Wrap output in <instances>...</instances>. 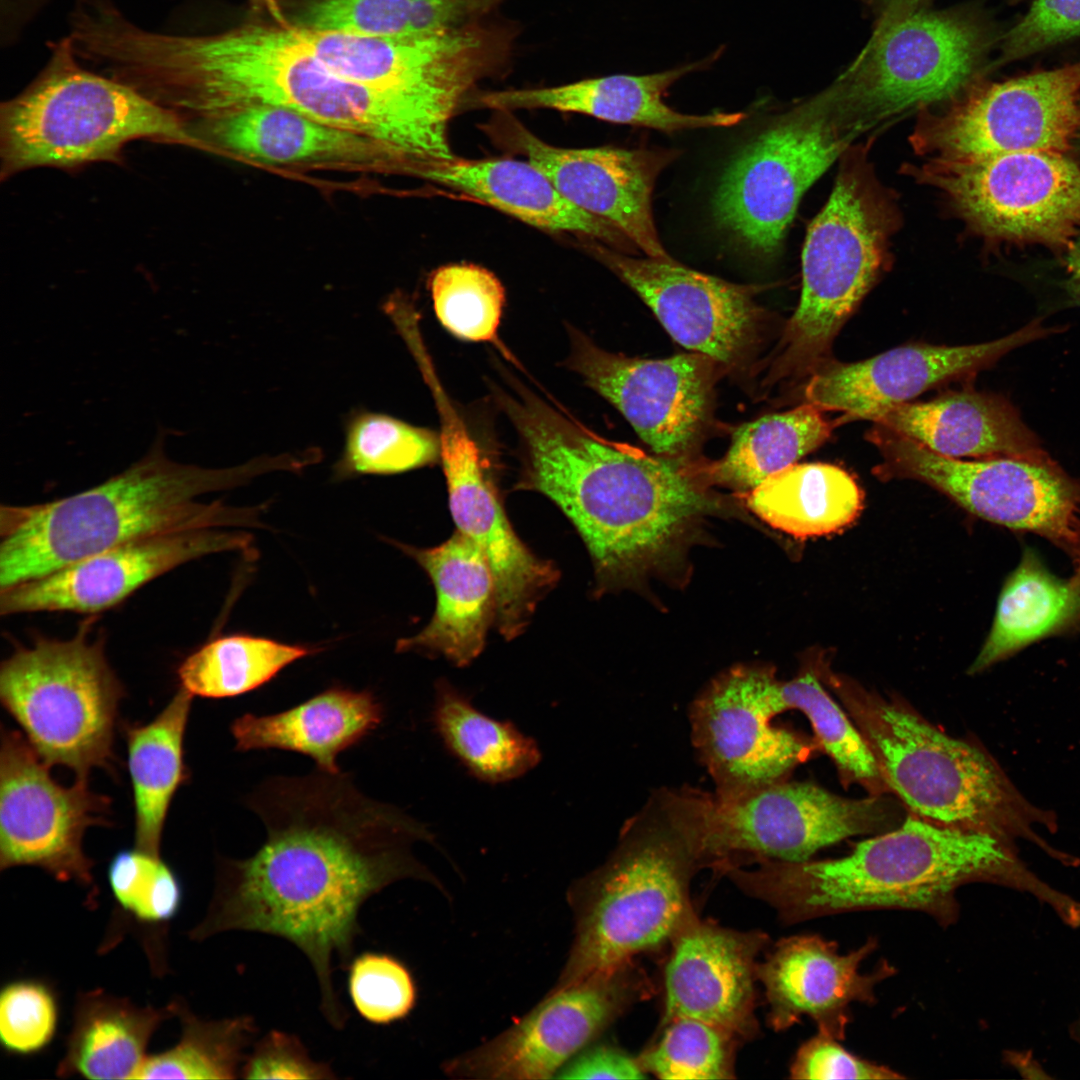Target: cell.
Listing matches in <instances>:
<instances>
[{"label": "cell", "mask_w": 1080, "mask_h": 1080, "mask_svg": "<svg viewBox=\"0 0 1080 1080\" xmlns=\"http://www.w3.org/2000/svg\"><path fill=\"white\" fill-rule=\"evenodd\" d=\"M107 875L115 899L138 922L158 925L178 913L181 884L159 855L138 848L121 850L112 858Z\"/></svg>", "instance_id": "7dc6e473"}, {"label": "cell", "mask_w": 1080, "mask_h": 1080, "mask_svg": "<svg viewBox=\"0 0 1080 1080\" xmlns=\"http://www.w3.org/2000/svg\"><path fill=\"white\" fill-rule=\"evenodd\" d=\"M982 44L978 26L960 12H890L850 67L822 92L866 130L958 94L976 69Z\"/></svg>", "instance_id": "4fadbf2b"}, {"label": "cell", "mask_w": 1080, "mask_h": 1080, "mask_svg": "<svg viewBox=\"0 0 1080 1080\" xmlns=\"http://www.w3.org/2000/svg\"><path fill=\"white\" fill-rule=\"evenodd\" d=\"M773 670L734 667L713 680L690 707L691 737L720 796L784 781L812 750L811 743L771 720Z\"/></svg>", "instance_id": "ffe728a7"}, {"label": "cell", "mask_w": 1080, "mask_h": 1080, "mask_svg": "<svg viewBox=\"0 0 1080 1080\" xmlns=\"http://www.w3.org/2000/svg\"><path fill=\"white\" fill-rule=\"evenodd\" d=\"M440 459V436L387 414L354 410L345 422L343 452L333 468L336 480L392 475Z\"/></svg>", "instance_id": "7bdbcfd3"}, {"label": "cell", "mask_w": 1080, "mask_h": 1080, "mask_svg": "<svg viewBox=\"0 0 1080 1080\" xmlns=\"http://www.w3.org/2000/svg\"><path fill=\"white\" fill-rule=\"evenodd\" d=\"M73 52L64 42L40 77L2 104L3 179L36 167L119 162L124 146L138 139L205 149L176 112L121 80L84 70Z\"/></svg>", "instance_id": "ba28073f"}, {"label": "cell", "mask_w": 1080, "mask_h": 1080, "mask_svg": "<svg viewBox=\"0 0 1080 1080\" xmlns=\"http://www.w3.org/2000/svg\"><path fill=\"white\" fill-rule=\"evenodd\" d=\"M1079 614L1080 582L1058 579L1026 551L1001 591L991 631L969 673L987 669Z\"/></svg>", "instance_id": "74e56055"}, {"label": "cell", "mask_w": 1080, "mask_h": 1080, "mask_svg": "<svg viewBox=\"0 0 1080 1080\" xmlns=\"http://www.w3.org/2000/svg\"><path fill=\"white\" fill-rule=\"evenodd\" d=\"M255 1L265 3V4H268V5H272L275 0H255Z\"/></svg>", "instance_id": "680465c9"}, {"label": "cell", "mask_w": 1080, "mask_h": 1080, "mask_svg": "<svg viewBox=\"0 0 1080 1080\" xmlns=\"http://www.w3.org/2000/svg\"><path fill=\"white\" fill-rule=\"evenodd\" d=\"M1079 130L1080 61L992 84L927 114L912 144L932 157L1063 154Z\"/></svg>", "instance_id": "e0dca14e"}, {"label": "cell", "mask_w": 1080, "mask_h": 1080, "mask_svg": "<svg viewBox=\"0 0 1080 1080\" xmlns=\"http://www.w3.org/2000/svg\"><path fill=\"white\" fill-rule=\"evenodd\" d=\"M632 962L613 973L555 986L527 1015L479 1048L446 1064L459 1078H555L632 1003L651 992Z\"/></svg>", "instance_id": "d6986e66"}, {"label": "cell", "mask_w": 1080, "mask_h": 1080, "mask_svg": "<svg viewBox=\"0 0 1080 1080\" xmlns=\"http://www.w3.org/2000/svg\"><path fill=\"white\" fill-rule=\"evenodd\" d=\"M723 50L719 48L700 60L655 73L612 74L552 87L473 93L467 106L505 112L551 109L664 132L729 127L740 123L746 114H684L669 107L663 99L669 87L688 74L710 67L721 57Z\"/></svg>", "instance_id": "f1b7e54d"}, {"label": "cell", "mask_w": 1080, "mask_h": 1080, "mask_svg": "<svg viewBox=\"0 0 1080 1080\" xmlns=\"http://www.w3.org/2000/svg\"><path fill=\"white\" fill-rule=\"evenodd\" d=\"M877 945V939L870 937L858 949L840 954L837 943L819 935L781 939L757 967L770 1007V1025L784 1030L808 1016L818 1032L843 1040L852 1019L851 1004L876 1003L875 988L896 973L888 961L872 972L859 971Z\"/></svg>", "instance_id": "4316f807"}, {"label": "cell", "mask_w": 1080, "mask_h": 1080, "mask_svg": "<svg viewBox=\"0 0 1080 1080\" xmlns=\"http://www.w3.org/2000/svg\"><path fill=\"white\" fill-rule=\"evenodd\" d=\"M433 721L448 749L485 782L513 780L533 769L541 759L532 738L511 722L484 715L447 682L437 686Z\"/></svg>", "instance_id": "ab89813d"}, {"label": "cell", "mask_w": 1080, "mask_h": 1080, "mask_svg": "<svg viewBox=\"0 0 1080 1080\" xmlns=\"http://www.w3.org/2000/svg\"><path fill=\"white\" fill-rule=\"evenodd\" d=\"M896 212L863 151L846 153L832 193L811 222L802 253V291L788 320L771 383L811 376L833 360V342L887 264Z\"/></svg>", "instance_id": "9c48e42d"}, {"label": "cell", "mask_w": 1080, "mask_h": 1080, "mask_svg": "<svg viewBox=\"0 0 1080 1080\" xmlns=\"http://www.w3.org/2000/svg\"><path fill=\"white\" fill-rule=\"evenodd\" d=\"M247 803L266 840L246 859L222 860L206 916L189 936L247 931L293 944L314 970L324 1018L341 1030L349 1012L333 977L354 957L360 911L396 881H434L410 851L433 835L400 809L363 795L342 772L273 777Z\"/></svg>", "instance_id": "6da1fadb"}, {"label": "cell", "mask_w": 1080, "mask_h": 1080, "mask_svg": "<svg viewBox=\"0 0 1080 1080\" xmlns=\"http://www.w3.org/2000/svg\"><path fill=\"white\" fill-rule=\"evenodd\" d=\"M586 247L636 292L681 346L727 369L750 355L762 320L751 287L690 269L671 257H630L593 239Z\"/></svg>", "instance_id": "603a6c76"}, {"label": "cell", "mask_w": 1080, "mask_h": 1080, "mask_svg": "<svg viewBox=\"0 0 1080 1080\" xmlns=\"http://www.w3.org/2000/svg\"><path fill=\"white\" fill-rule=\"evenodd\" d=\"M1078 543H1079V556H1080V537H1079Z\"/></svg>", "instance_id": "91938a15"}, {"label": "cell", "mask_w": 1080, "mask_h": 1080, "mask_svg": "<svg viewBox=\"0 0 1080 1080\" xmlns=\"http://www.w3.org/2000/svg\"><path fill=\"white\" fill-rule=\"evenodd\" d=\"M418 178L460 192L547 232L597 240L621 252H635L637 248L615 226L570 202L528 160L456 156L426 169Z\"/></svg>", "instance_id": "4dcf8cb0"}, {"label": "cell", "mask_w": 1080, "mask_h": 1080, "mask_svg": "<svg viewBox=\"0 0 1080 1080\" xmlns=\"http://www.w3.org/2000/svg\"><path fill=\"white\" fill-rule=\"evenodd\" d=\"M496 112L487 128L498 144L520 153L570 202L615 226L647 256L670 258L658 236L651 201L657 176L677 151L557 147L509 112Z\"/></svg>", "instance_id": "cb8c5ba5"}, {"label": "cell", "mask_w": 1080, "mask_h": 1080, "mask_svg": "<svg viewBox=\"0 0 1080 1080\" xmlns=\"http://www.w3.org/2000/svg\"><path fill=\"white\" fill-rule=\"evenodd\" d=\"M501 403L522 439L523 487L570 519L601 584L657 569L713 505L696 463L605 440L525 390Z\"/></svg>", "instance_id": "3957f363"}, {"label": "cell", "mask_w": 1080, "mask_h": 1080, "mask_svg": "<svg viewBox=\"0 0 1080 1080\" xmlns=\"http://www.w3.org/2000/svg\"><path fill=\"white\" fill-rule=\"evenodd\" d=\"M441 423L440 460L457 530L485 555L495 583V622L511 640L525 629L536 605L559 578L549 561L533 555L511 527L480 450L444 390L434 394Z\"/></svg>", "instance_id": "44dd1931"}, {"label": "cell", "mask_w": 1080, "mask_h": 1080, "mask_svg": "<svg viewBox=\"0 0 1080 1080\" xmlns=\"http://www.w3.org/2000/svg\"><path fill=\"white\" fill-rule=\"evenodd\" d=\"M248 545L246 534L222 528L167 532L129 541L0 590V613H98L183 563Z\"/></svg>", "instance_id": "484cf974"}, {"label": "cell", "mask_w": 1080, "mask_h": 1080, "mask_svg": "<svg viewBox=\"0 0 1080 1080\" xmlns=\"http://www.w3.org/2000/svg\"><path fill=\"white\" fill-rule=\"evenodd\" d=\"M833 424L811 403L766 415L739 427L727 453L718 461L700 464L710 485L746 494L770 475L795 464L822 445Z\"/></svg>", "instance_id": "f35d334b"}, {"label": "cell", "mask_w": 1080, "mask_h": 1080, "mask_svg": "<svg viewBox=\"0 0 1080 1080\" xmlns=\"http://www.w3.org/2000/svg\"><path fill=\"white\" fill-rule=\"evenodd\" d=\"M1069 1032L1072 1039L1080 1043V1016L1073 1021L1070 1026Z\"/></svg>", "instance_id": "6f0895ef"}, {"label": "cell", "mask_w": 1080, "mask_h": 1080, "mask_svg": "<svg viewBox=\"0 0 1080 1080\" xmlns=\"http://www.w3.org/2000/svg\"><path fill=\"white\" fill-rule=\"evenodd\" d=\"M659 1039L638 1058L660 1079L733 1078V1044L725 1030L693 1018L664 1023Z\"/></svg>", "instance_id": "bcb514c9"}, {"label": "cell", "mask_w": 1080, "mask_h": 1080, "mask_svg": "<svg viewBox=\"0 0 1080 1080\" xmlns=\"http://www.w3.org/2000/svg\"><path fill=\"white\" fill-rule=\"evenodd\" d=\"M727 875L747 894L773 906L788 923L856 911L924 912L941 926L959 918L957 890L987 882L1034 896L1061 913L1069 895L1036 876L1014 842L936 824L911 813L896 828L857 843L840 858L763 860Z\"/></svg>", "instance_id": "277c9868"}, {"label": "cell", "mask_w": 1080, "mask_h": 1080, "mask_svg": "<svg viewBox=\"0 0 1080 1080\" xmlns=\"http://www.w3.org/2000/svg\"><path fill=\"white\" fill-rule=\"evenodd\" d=\"M110 800L88 779L65 787L18 731L2 729L0 750V868L34 866L60 881L93 883V862L82 846L86 830L106 825Z\"/></svg>", "instance_id": "ac0fdd59"}, {"label": "cell", "mask_w": 1080, "mask_h": 1080, "mask_svg": "<svg viewBox=\"0 0 1080 1080\" xmlns=\"http://www.w3.org/2000/svg\"><path fill=\"white\" fill-rule=\"evenodd\" d=\"M174 1016L171 1003L141 1007L102 990L80 993L66 1051L56 1073L89 1079H135L147 1059L148 1043Z\"/></svg>", "instance_id": "e575fe53"}, {"label": "cell", "mask_w": 1080, "mask_h": 1080, "mask_svg": "<svg viewBox=\"0 0 1080 1080\" xmlns=\"http://www.w3.org/2000/svg\"><path fill=\"white\" fill-rule=\"evenodd\" d=\"M382 705L369 691L332 687L287 711L245 714L231 727L236 749L277 748L305 754L319 770L341 772L337 756L374 730Z\"/></svg>", "instance_id": "836d02e7"}, {"label": "cell", "mask_w": 1080, "mask_h": 1080, "mask_svg": "<svg viewBox=\"0 0 1080 1080\" xmlns=\"http://www.w3.org/2000/svg\"><path fill=\"white\" fill-rule=\"evenodd\" d=\"M1041 320L996 340L962 346L910 344L853 363L829 361L804 388L806 402L846 420L873 421L937 385L974 376L1010 351L1056 333Z\"/></svg>", "instance_id": "d4e9b609"}, {"label": "cell", "mask_w": 1080, "mask_h": 1080, "mask_svg": "<svg viewBox=\"0 0 1080 1080\" xmlns=\"http://www.w3.org/2000/svg\"><path fill=\"white\" fill-rule=\"evenodd\" d=\"M744 496L759 518L800 538L840 531L863 508V492L852 475L826 463L789 465Z\"/></svg>", "instance_id": "d590c367"}, {"label": "cell", "mask_w": 1080, "mask_h": 1080, "mask_svg": "<svg viewBox=\"0 0 1080 1080\" xmlns=\"http://www.w3.org/2000/svg\"><path fill=\"white\" fill-rule=\"evenodd\" d=\"M435 314L452 335L467 341H494L505 304V289L488 269L472 263L438 267L429 279Z\"/></svg>", "instance_id": "f6af8a7d"}, {"label": "cell", "mask_w": 1080, "mask_h": 1080, "mask_svg": "<svg viewBox=\"0 0 1080 1080\" xmlns=\"http://www.w3.org/2000/svg\"><path fill=\"white\" fill-rule=\"evenodd\" d=\"M58 1025L53 991L35 980L6 984L0 994V1042L9 1053L31 1055L46 1048Z\"/></svg>", "instance_id": "681fc988"}, {"label": "cell", "mask_w": 1080, "mask_h": 1080, "mask_svg": "<svg viewBox=\"0 0 1080 1080\" xmlns=\"http://www.w3.org/2000/svg\"><path fill=\"white\" fill-rule=\"evenodd\" d=\"M862 132L822 93L782 114L726 167L713 197L717 223L751 252L774 254L803 194Z\"/></svg>", "instance_id": "7c38bea8"}, {"label": "cell", "mask_w": 1080, "mask_h": 1080, "mask_svg": "<svg viewBox=\"0 0 1080 1080\" xmlns=\"http://www.w3.org/2000/svg\"><path fill=\"white\" fill-rule=\"evenodd\" d=\"M329 69L381 91L437 98L464 107L472 90L509 64L511 25L474 22L426 35L362 36L288 25Z\"/></svg>", "instance_id": "2e32d148"}, {"label": "cell", "mask_w": 1080, "mask_h": 1080, "mask_svg": "<svg viewBox=\"0 0 1080 1080\" xmlns=\"http://www.w3.org/2000/svg\"><path fill=\"white\" fill-rule=\"evenodd\" d=\"M182 1033L172 1048L148 1056L135 1079H235L258 1034L249 1015L203 1020L180 1001L171 1002Z\"/></svg>", "instance_id": "b9f144b4"}, {"label": "cell", "mask_w": 1080, "mask_h": 1080, "mask_svg": "<svg viewBox=\"0 0 1080 1080\" xmlns=\"http://www.w3.org/2000/svg\"><path fill=\"white\" fill-rule=\"evenodd\" d=\"M430 576L436 609L418 634L397 642L396 650L445 656L457 666L470 664L483 650L487 629L495 620V583L480 549L460 531L433 548L399 545Z\"/></svg>", "instance_id": "d6a6232c"}, {"label": "cell", "mask_w": 1080, "mask_h": 1080, "mask_svg": "<svg viewBox=\"0 0 1080 1080\" xmlns=\"http://www.w3.org/2000/svg\"><path fill=\"white\" fill-rule=\"evenodd\" d=\"M911 170L991 238L1069 245L1080 233V167L1063 154L934 156Z\"/></svg>", "instance_id": "9a60e30c"}, {"label": "cell", "mask_w": 1080, "mask_h": 1080, "mask_svg": "<svg viewBox=\"0 0 1080 1080\" xmlns=\"http://www.w3.org/2000/svg\"><path fill=\"white\" fill-rule=\"evenodd\" d=\"M569 335L568 367L618 409L657 455L684 459L704 429L720 366L695 352L628 357L600 348L574 328Z\"/></svg>", "instance_id": "7402d4cb"}, {"label": "cell", "mask_w": 1080, "mask_h": 1080, "mask_svg": "<svg viewBox=\"0 0 1080 1080\" xmlns=\"http://www.w3.org/2000/svg\"><path fill=\"white\" fill-rule=\"evenodd\" d=\"M704 866L676 789L656 791L607 861L572 887L575 935L556 986L613 973L671 941L695 916L690 882Z\"/></svg>", "instance_id": "8992f818"}, {"label": "cell", "mask_w": 1080, "mask_h": 1080, "mask_svg": "<svg viewBox=\"0 0 1080 1080\" xmlns=\"http://www.w3.org/2000/svg\"><path fill=\"white\" fill-rule=\"evenodd\" d=\"M86 618L66 640L38 637L1 664L2 705L50 765L88 779L94 768L113 769L118 707L124 689L105 656L104 640H91Z\"/></svg>", "instance_id": "30bf717a"}, {"label": "cell", "mask_w": 1080, "mask_h": 1080, "mask_svg": "<svg viewBox=\"0 0 1080 1080\" xmlns=\"http://www.w3.org/2000/svg\"><path fill=\"white\" fill-rule=\"evenodd\" d=\"M248 634L216 637L187 656L178 668L181 688L191 696L235 697L255 690L291 663L316 652Z\"/></svg>", "instance_id": "60d3db41"}, {"label": "cell", "mask_w": 1080, "mask_h": 1080, "mask_svg": "<svg viewBox=\"0 0 1080 1080\" xmlns=\"http://www.w3.org/2000/svg\"><path fill=\"white\" fill-rule=\"evenodd\" d=\"M287 465L285 455L259 457L225 469L182 464L166 455L159 436L140 460L94 487L46 503L2 505L0 590L129 541L248 525L255 520V509L202 503L197 498Z\"/></svg>", "instance_id": "5b68a950"}, {"label": "cell", "mask_w": 1080, "mask_h": 1080, "mask_svg": "<svg viewBox=\"0 0 1080 1080\" xmlns=\"http://www.w3.org/2000/svg\"><path fill=\"white\" fill-rule=\"evenodd\" d=\"M202 120L195 134L206 149L258 163L405 171L376 140L284 107L250 105Z\"/></svg>", "instance_id": "f546056e"}, {"label": "cell", "mask_w": 1080, "mask_h": 1080, "mask_svg": "<svg viewBox=\"0 0 1080 1080\" xmlns=\"http://www.w3.org/2000/svg\"><path fill=\"white\" fill-rule=\"evenodd\" d=\"M774 686L773 698L778 713L787 710L804 713L817 743L833 760L844 782L858 783L870 795L888 791L861 733L814 673L807 671L789 681L777 679Z\"/></svg>", "instance_id": "ee69618b"}, {"label": "cell", "mask_w": 1080, "mask_h": 1080, "mask_svg": "<svg viewBox=\"0 0 1080 1080\" xmlns=\"http://www.w3.org/2000/svg\"><path fill=\"white\" fill-rule=\"evenodd\" d=\"M768 937L693 916L671 939L665 969L663 1024L693 1018L746 1038L756 1030V958Z\"/></svg>", "instance_id": "83f0119b"}, {"label": "cell", "mask_w": 1080, "mask_h": 1080, "mask_svg": "<svg viewBox=\"0 0 1080 1080\" xmlns=\"http://www.w3.org/2000/svg\"><path fill=\"white\" fill-rule=\"evenodd\" d=\"M794 1079H902L897 1071L862 1059L845 1050L838 1040L823 1033L806 1041L790 1069Z\"/></svg>", "instance_id": "f5cc1de1"}, {"label": "cell", "mask_w": 1080, "mask_h": 1080, "mask_svg": "<svg viewBox=\"0 0 1080 1080\" xmlns=\"http://www.w3.org/2000/svg\"><path fill=\"white\" fill-rule=\"evenodd\" d=\"M1080 36V0H1032L1005 38L1003 61L1026 57Z\"/></svg>", "instance_id": "f907efd6"}, {"label": "cell", "mask_w": 1080, "mask_h": 1080, "mask_svg": "<svg viewBox=\"0 0 1080 1080\" xmlns=\"http://www.w3.org/2000/svg\"><path fill=\"white\" fill-rule=\"evenodd\" d=\"M690 807L705 865L720 871L744 858L806 861L824 847L890 831L904 820L883 795L850 799L788 779L733 796L692 789Z\"/></svg>", "instance_id": "8fae6325"}, {"label": "cell", "mask_w": 1080, "mask_h": 1080, "mask_svg": "<svg viewBox=\"0 0 1080 1080\" xmlns=\"http://www.w3.org/2000/svg\"><path fill=\"white\" fill-rule=\"evenodd\" d=\"M347 989L358 1015L375 1025L406 1017L416 1002V987L407 967L391 955L364 952L348 968Z\"/></svg>", "instance_id": "c3c4849f"}, {"label": "cell", "mask_w": 1080, "mask_h": 1080, "mask_svg": "<svg viewBox=\"0 0 1080 1080\" xmlns=\"http://www.w3.org/2000/svg\"><path fill=\"white\" fill-rule=\"evenodd\" d=\"M245 1079L337 1078L328 1063L314 1060L294 1034L272 1030L256 1040L241 1068Z\"/></svg>", "instance_id": "816d5d0a"}, {"label": "cell", "mask_w": 1080, "mask_h": 1080, "mask_svg": "<svg viewBox=\"0 0 1080 1080\" xmlns=\"http://www.w3.org/2000/svg\"><path fill=\"white\" fill-rule=\"evenodd\" d=\"M1065 267L1067 272L1066 292L1072 303L1080 306V233L1069 244Z\"/></svg>", "instance_id": "11a10c76"}, {"label": "cell", "mask_w": 1080, "mask_h": 1080, "mask_svg": "<svg viewBox=\"0 0 1080 1080\" xmlns=\"http://www.w3.org/2000/svg\"><path fill=\"white\" fill-rule=\"evenodd\" d=\"M192 697L181 688L151 722L125 728L135 844L154 855L160 856L170 803L188 778L183 743Z\"/></svg>", "instance_id": "8d00e7d4"}, {"label": "cell", "mask_w": 1080, "mask_h": 1080, "mask_svg": "<svg viewBox=\"0 0 1080 1080\" xmlns=\"http://www.w3.org/2000/svg\"><path fill=\"white\" fill-rule=\"evenodd\" d=\"M866 438L881 455L873 471L882 480H918L985 520L1059 543H1078L1080 487L1050 459L964 461L933 452L878 424Z\"/></svg>", "instance_id": "5bb4252c"}, {"label": "cell", "mask_w": 1080, "mask_h": 1080, "mask_svg": "<svg viewBox=\"0 0 1080 1080\" xmlns=\"http://www.w3.org/2000/svg\"><path fill=\"white\" fill-rule=\"evenodd\" d=\"M829 683L909 813L939 825L1025 839L1066 866L1078 859L1045 841L1055 815L1032 805L981 747L945 734L908 705L830 676Z\"/></svg>", "instance_id": "52a82bcc"}, {"label": "cell", "mask_w": 1080, "mask_h": 1080, "mask_svg": "<svg viewBox=\"0 0 1080 1080\" xmlns=\"http://www.w3.org/2000/svg\"><path fill=\"white\" fill-rule=\"evenodd\" d=\"M920 0H881V2L889 9V12L909 10L912 5L916 4Z\"/></svg>", "instance_id": "9f6ffc18"}, {"label": "cell", "mask_w": 1080, "mask_h": 1080, "mask_svg": "<svg viewBox=\"0 0 1080 1080\" xmlns=\"http://www.w3.org/2000/svg\"><path fill=\"white\" fill-rule=\"evenodd\" d=\"M646 1072L638 1059L608 1045L584 1049L565 1065L560 1079H643Z\"/></svg>", "instance_id": "db71d44e"}, {"label": "cell", "mask_w": 1080, "mask_h": 1080, "mask_svg": "<svg viewBox=\"0 0 1080 1080\" xmlns=\"http://www.w3.org/2000/svg\"><path fill=\"white\" fill-rule=\"evenodd\" d=\"M873 422L947 457L1049 459L1016 408L997 394L965 390L905 402Z\"/></svg>", "instance_id": "1f68e13d"}, {"label": "cell", "mask_w": 1080, "mask_h": 1080, "mask_svg": "<svg viewBox=\"0 0 1080 1080\" xmlns=\"http://www.w3.org/2000/svg\"><path fill=\"white\" fill-rule=\"evenodd\" d=\"M146 63L162 99L201 119L250 105L284 107L376 140L407 170L438 161L448 148V117L438 101L338 75L288 25L201 36L158 33Z\"/></svg>", "instance_id": "7a4b0ae2"}]
</instances>
